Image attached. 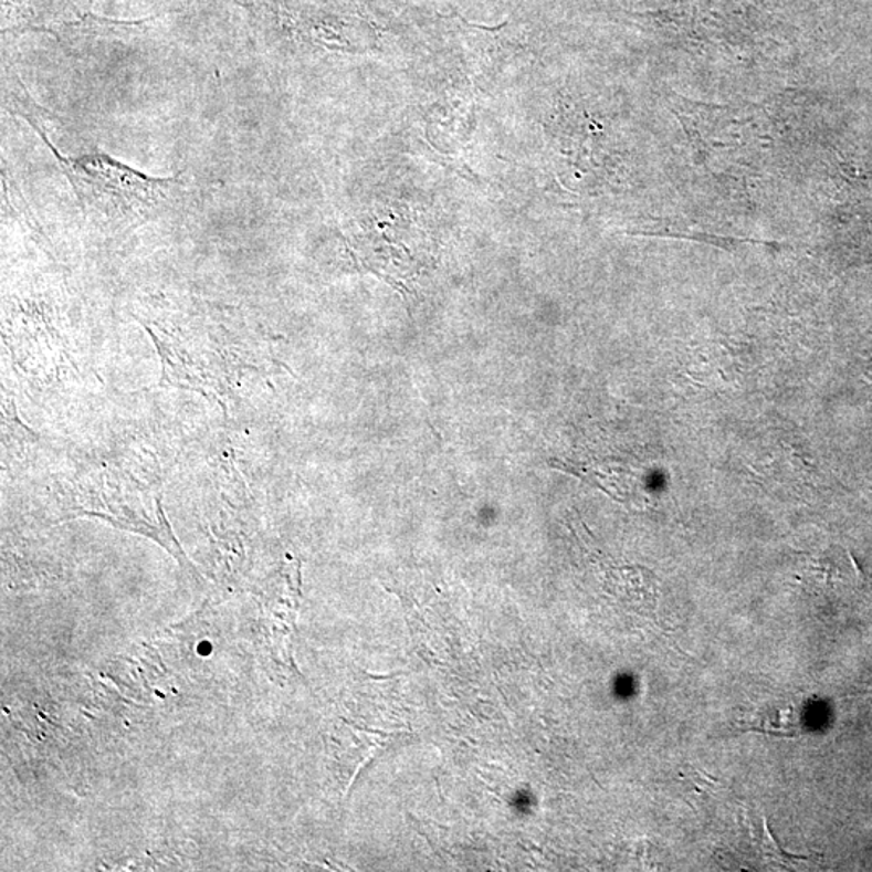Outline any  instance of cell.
Returning <instances> with one entry per match:
<instances>
[{"label":"cell","instance_id":"cell-2","mask_svg":"<svg viewBox=\"0 0 872 872\" xmlns=\"http://www.w3.org/2000/svg\"><path fill=\"white\" fill-rule=\"evenodd\" d=\"M45 145L51 147L63 174L78 196L84 212L115 227L136 225L149 217L168 191L178 183L177 178H153L125 166L105 154L65 157L40 132Z\"/></svg>","mask_w":872,"mask_h":872},{"label":"cell","instance_id":"cell-1","mask_svg":"<svg viewBox=\"0 0 872 872\" xmlns=\"http://www.w3.org/2000/svg\"><path fill=\"white\" fill-rule=\"evenodd\" d=\"M162 363L164 387L196 391L223 409L244 381L279 366L272 338L241 311L206 301L149 297L136 311Z\"/></svg>","mask_w":872,"mask_h":872}]
</instances>
